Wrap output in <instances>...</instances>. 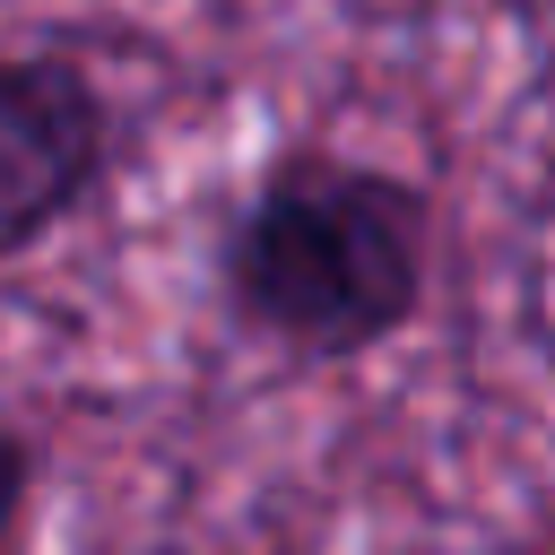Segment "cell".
Returning <instances> with one entry per match:
<instances>
[{"label": "cell", "mask_w": 555, "mask_h": 555, "mask_svg": "<svg viewBox=\"0 0 555 555\" xmlns=\"http://www.w3.org/2000/svg\"><path fill=\"white\" fill-rule=\"evenodd\" d=\"M434 191L347 147H278L217 234V304L295 364H356L434 295Z\"/></svg>", "instance_id": "cell-1"}, {"label": "cell", "mask_w": 555, "mask_h": 555, "mask_svg": "<svg viewBox=\"0 0 555 555\" xmlns=\"http://www.w3.org/2000/svg\"><path fill=\"white\" fill-rule=\"evenodd\" d=\"M121 113L78 52H0V269L52 243L113 173Z\"/></svg>", "instance_id": "cell-2"}, {"label": "cell", "mask_w": 555, "mask_h": 555, "mask_svg": "<svg viewBox=\"0 0 555 555\" xmlns=\"http://www.w3.org/2000/svg\"><path fill=\"white\" fill-rule=\"evenodd\" d=\"M26 529H35V442L0 425V555H26Z\"/></svg>", "instance_id": "cell-3"}]
</instances>
